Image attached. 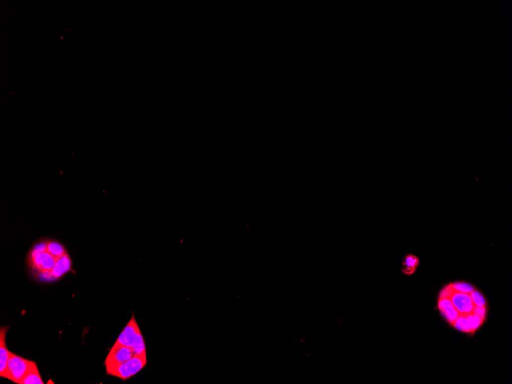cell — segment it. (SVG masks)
<instances>
[{"label":"cell","instance_id":"6","mask_svg":"<svg viewBox=\"0 0 512 384\" xmlns=\"http://www.w3.org/2000/svg\"><path fill=\"white\" fill-rule=\"evenodd\" d=\"M140 330H140L139 326H138V323H137L135 314H133L132 317H131V320H129V322L127 324L126 327L123 330L122 332L121 333L119 337L117 339L116 342L118 343V344H122V345L131 347L132 344H134V342H135V339H136Z\"/></svg>","mask_w":512,"mask_h":384},{"label":"cell","instance_id":"7","mask_svg":"<svg viewBox=\"0 0 512 384\" xmlns=\"http://www.w3.org/2000/svg\"><path fill=\"white\" fill-rule=\"evenodd\" d=\"M438 308L445 320L450 324H453L459 316V313L455 308L452 301L448 298H439L438 302Z\"/></svg>","mask_w":512,"mask_h":384},{"label":"cell","instance_id":"16","mask_svg":"<svg viewBox=\"0 0 512 384\" xmlns=\"http://www.w3.org/2000/svg\"><path fill=\"white\" fill-rule=\"evenodd\" d=\"M471 298H472V302H473L474 305L476 306H486V300H485V297L482 296V293L477 290H474L473 292H471L470 294Z\"/></svg>","mask_w":512,"mask_h":384},{"label":"cell","instance_id":"13","mask_svg":"<svg viewBox=\"0 0 512 384\" xmlns=\"http://www.w3.org/2000/svg\"><path fill=\"white\" fill-rule=\"evenodd\" d=\"M458 330L462 332L468 333V334H473L472 328L469 321L467 320L465 314H459L458 318L456 319L454 324H452Z\"/></svg>","mask_w":512,"mask_h":384},{"label":"cell","instance_id":"12","mask_svg":"<svg viewBox=\"0 0 512 384\" xmlns=\"http://www.w3.org/2000/svg\"><path fill=\"white\" fill-rule=\"evenodd\" d=\"M131 348L135 353V355H146V345H145L143 335L141 334V330L138 333L135 342L132 344Z\"/></svg>","mask_w":512,"mask_h":384},{"label":"cell","instance_id":"14","mask_svg":"<svg viewBox=\"0 0 512 384\" xmlns=\"http://www.w3.org/2000/svg\"><path fill=\"white\" fill-rule=\"evenodd\" d=\"M449 285L454 291L462 292V293L470 294L475 289L473 285L465 282H454Z\"/></svg>","mask_w":512,"mask_h":384},{"label":"cell","instance_id":"8","mask_svg":"<svg viewBox=\"0 0 512 384\" xmlns=\"http://www.w3.org/2000/svg\"><path fill=\"white\" fill-rule=\"evenodd\" d=\"M8 327H2L0 329V376L4 378L6 372L8 358L10 351L7 349L5 337Z\"/></svg>","mask_w":512,"mask_h":384},{"label":"cell","instance_id":"1","mask_svg":"<svg viewBox=\"0 0 512 384\" xmlns=\"http://www.w3.org/2000/svg\"><path fill=\"white\" fill-rule=\"evenodd\" d=\"M61 258L50 253L47 250L46 241H42L34 245L29 252L27 257L28 265L39 279L52 280V270Z\"/></svg>","mask_w":512,"mask_h":384},{"label":"cell","instance_id":"17","mask_svg":"<svg viewBox=\"0 0 512 384\" xmlns=\"http://www.w3.org/2000/svg\"><path fill=\"white\" fill-rule=\"evenodd\" d=\"M472 314L478 316L480 317L482 320H485V317H486V314H487V307L486 306H475L474 307L473 310L472 312Z\"/></svg>","mask_w":512,"mask_h":384},{"label":"cell","instance_id":"15","mask_svg":"<svg viewBox=\"0 0 512 384\" xmlns=\"http://www.w3.org/2000/svg\"><path fill=\"white\" fill-rule=\"evenodd\" d=\"M465 315L467 320L469 321V324H470L471 328H472V332L473 333H475V330H477L483 324L484 320L481 319L480 317H478V316L472 314V313L465 314Z\"/></svg>","mask_w":512,"mask_h":384},{"label":"cell","instance_id":"5","mask_svg":"<svg viewBox=\"0 0 512 384\" xmlns=\"http://www.w3.org/2000/svg\"><path fill=\"white\" fill-rule=\"evenodd\" d=\"M448 299L452 301L455 308L460 314H470L475 307L469 294L455 292L452 289Z\"/></svg>","mask_w":512,"mask_h":384},{"label":"cell","instance_id":"3","mask_svg":"<svg viewBox=\"0 0 512 384\" xmlns=\"http://www.w3.org/2000/svg\"><path fill=\"white\" fill-rule=\"evenodd\" d=\"M35 364L34 361L25 359L20 356L10 352L7 365L6 372L4 378H8L12 382L20 384L24 377L26 375L32 366Z\"/></svg>","mask_w":512,"mask_h":384},{"label":"cell","instance_id":"10","mask_svg":"<svg viewBox=\"0 0 512 384\" xmlns=\"http://www.w3.org/2000/svg\"><path fill=\"white\" fill-rule=\"evenodd\" d=\"M43 380L42 379L40 373L38 369L37 364L35 363L32 368L29 370V372L24 377L20 384H44Z\"/></svg>","mask_w":512,"mask_h":384},{"label":"cell","instance_id":"9","mask_svg":"<svg viewBox=\"0 0 512 384\" xmlns=\"http://www.w3.org/2000/svg\"><path fill=\"white\" fill-rule=\"evenodd\" d=\"M71 267H72V261H71L70 257L67 254L59 259L54 269L52 270V280L60 279L61 277L66 275L68 272L71 270Z\"/></svg>","mask_w":512,"mask_h":384},{"label":"cell","instance_id":"4","mask_svg":"<svg viewBox=\"0 0 512 384\" xmlns=\"http://www.w3.org/2000/svg\"><path fill=\"white\" fill-rule=\"evenodd\" d=\"M135 355L131 347L115 342L106 357L104 365L105 368L119 365L126 362Z\"/></svg>","mask_w":512,"mask_h":384},{"label":"cell","instance_id":"2","mask_svg":"<svg viewBox=\"0 0 512 384\" xmlns=\"http://www.w3.org/2000/svg\"><path fill=\"white\" fill-rule=\"evenodd\" d=\"M147 364L146 355H135L126 362L106 368L107 374L127 381L135 376Z\"/></svg>","mask_w":512,"mask_h":384},{"label":"cell","instance_id":"11","mask_svg":"<svg viewBox=\"0 0 512 384\" xmlns=\"http://www.w3.org/2000/svg\"><path fill=\"white\" fill-rule=\"evenodd\" d=\"M420 261L418 257L409 254L403 259V272L405 275H412L418 266Z\"/></svg>","mask_w":512,"mask_h":384}]
</instances>
